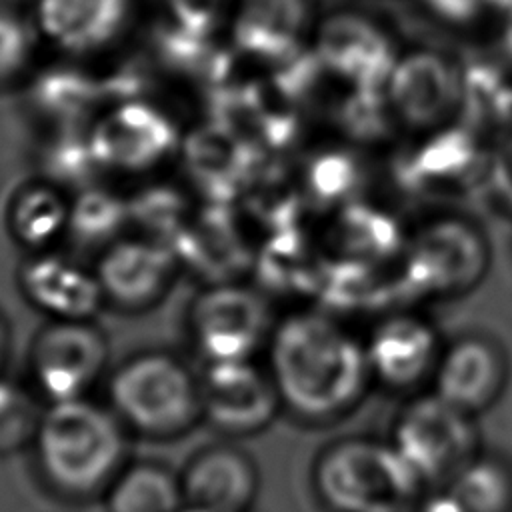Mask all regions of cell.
<instances>
[{
  "instance_id": "1",
  "label": "cell",
  "mask_w": 512,
  "mask_h": 512,
  "mask_svg": "<svg viewBox=\"0 0 512 512\" xmlns=\"http://www.w3.org/2000/svg\"><path fill=\"white\" fill-rule=\"evenodd\" d=\"M264 364L282 412L306 424L350 414L374 382L366 344L318 312H290L276 320Z\"/></svg>"
},
{
  "instance_id": "2",
  "label": "cell",
  "mask_w": 512,
  "mask_h": 512,
  "mask_svg": "<svg viewBox=\"0 0 512 512\" xmlns=\"http://www.w3.org/2000/svg\"><path fill=\"white\" fill-rule=\"evenodd\" d=\"M132 434L106 400L44 404L30 452L44 488L68 502L102 500L132 460Z\"/></svg>"
},
{
  "instance_id": "3",
  "label": "cell",
  "mask_w": 512,
  "mask_h": 512,
  "mask_svg": "<svg viewBox=\"0 0 512 512\" xmlns=\"http://www.w3.org/2000/svg\"><path fill=\"white\" fill-rule=\"evenodd\" d=\"M106 402L132 436L176 440L202 424L200 372L170 350H138L112 366Z\"/></svg>"
},
{
  "instance_id": "4",
  "label": "cell",
  "mask_w": 512,
  "mask_h": 512,
  "mask_svg": "<svg viewBox=\"0 0 512 512\" xmlns=\"http://www.w3.org/2000/svg\"><path fill=\"white\" fill-rule=\"evenodd\" d=\"M312 488L328 512H408L426 484L392 442L350 436L318 452Z\"/></svg>"
},
{
  "instance_id": "5",
  "label": "cell",
  "mask_w": 512,
  "mask_h": 512,
  "mask_svg": "<svg viewBox=\"0 0 512 512\" xmlns=\"http://www.w3.org/2000/svg\"><path fill=\"white\" fill-rule=\"evenodd\" d=\"M272 300L240 280L204 284L186 310V336L202 364L256 360L276 326Z\"/></svg>"
},
{
  "instance_id": "6",
  "label": "cell",
  "mask_w": 512,
  "mask_h": 512,
  "mask_svg": "<svg viewBox=\"0 0 512 512\" xmlns=\"http://www.w3.org/2000/svg\"><path fill=\"white\" fill-rule=\"evenodd\" d=\"M110 354L96 320H46L28 346L26 382L44 404L86 398L108 378Z\"/></svg>"
},
{
  "instance_id": "7",
  "label": "cell",
  "mask_w": 512,
  "mask_h": 512,
  "mask_svg": "<svg viewBox=\"0 0 512 512\" xmlns=\"http://www.w3.org/2000/svg\"><path fill=\"white\" fill-rule=\"evenodd\" d=\"M392 444L426 486H448L482 452L474 416L436 392L414 398L402 410Z\"/></svg>"
},
{
  "instance_id": "8",
  "label": "cell",
  "mask_w": 512,
  "mask_h": 512,
  "mask_svg": "<svg viewBox=\"0 0 512 512\" xmlns=\"http://www.w3.org/2000/svg\"><path fill=\"white\" fill-rule=\"evenodd\" d=\"M106 308L144 314L172 292L180 260L176 250L146 234H122L94 258Z\"/></svg>"
},
{
  "instance_id": "9",
  "label": "cell",
  "mask_w": 512,
  "mask_h": 512,
  "mask_svg": "<svg viewBox=\"0 0 512 512\" xmlns=\"http://www.w3.org/2000/svg\"><path fill=\"white\" fill-rule=\"evenodd\" d=\"M202 422L228 440L264 432L282 412L280 396L264 362L202 364Z\"/></svg>"
},
{
  "instance_id": "10",
  "label": "cell",
  "mask_w": 512,
  "mask_h": 512,
  "mask_svg": "<svg viewBox=\"0 0 512 512\" xmlns=\"http://www.w3.org/2000/svg\"><path fill=\"white\" fill-rule=\"evenodd\" d=\"M96 168L118 174H144L176 150L174 122L146 102H124L106 110L86 134Z\"/></svg>"
},
{
  "instance_id": "11",
  "label": "cell",
  "mask_w": 512,
  "mask_h": 512,
  "mask_svg": "<svg viewBox=\"0 0 512 512\" xmlns=\"http://www.w3.org/2000/svg\"><path fill=\"white\" fill-rule=\"evenodd\" d=\"M136 0H32L28 16L40 44L64 58H88L118 42Z\"/></svg>"
},
{
  "instance_id": "12",
  "label": "cell",
  "mask_w": 512,
  "mask_h": 512,
  "mask_svg": "<svg viewBox=\"0 0 512 512\" xmlns=\"http://www.w3.org/2000/svg\"><path fill=\"white\" fill-rule=\"evenodd\" d=\"M16 286L46 320H96L106 308L94 266L58 250L26 254Z\"/></svg>"
},
{
  "instance_id": "13",
  "label": "cell",
  "mask_w": 512,
  "mask_h": 512,
  "mask_svg": "<svg viewBox=\"0 0 512 512\" xmlns=\"http://www.w3.org/2000/svg\"><path fill=\"white\" fill-rule=\"evenodd\" d=\"M186 512H252L260 494V470L234 440L198 448L180 468Z\"/></svg>"
},
{
  "instance_id": "14",
  "label": "cell",
  "mask_w": 512,
  "mask_h": 512,
  "mask_svg": "<svg viewBox=\"0 0 512 512\" xmlns=\"http://www.w3.org/2000/svg\"><path fill=\"white\" fill-rule=\"evenodd\" d=\"M508 362L502 348L484 336H462L442 348L432 390L476 416L490 408L502 394Z\"/></svg>"
},
{
  "instance_id": "15",
  "label": "cell",
  "mask_w": 512,
  "mask_h": 512,
  "mask_svg": "<svg viewBox=\"0 0 512 512\" xmlns=\"http://www.w3.org/2000/svg\"><path fill=\"white\" fill-rule=\"evenodd\" d=\"M442 348L436 334L418 320L384 322L366 342L372 380L412 392L434 380Z\"/></svg>"
},
{
  "instance_id": "16",
  "label": "cell",
  "mask_w": 512,
  "mask_h": 512,
  "mask_svg": "<svg viewBox=\"0 0 512 512\" xmlns=\"http://www.w3.org/2000/svg\"><path fill=\"white\" fill-rule=\"evenodd\" d=\"M72 198L48 178L20 184L8 198L4 226L26 254L58 250L68 236Z\"/></svg>"
},
{
  "instance_id": "17",
  "label": "cell",
  "mask_w": 512,
  "mask_h": 512,
  "mask_svg": "<svg viewBox=\"0 0 512 512\" xmlns=\"http://www.w3.org/2000/svg\"><path fill=\"white\" fill-rule=\"evenodd\" d=\"M106 512H186L180 470L132 458L102 498Z\"/></svg>"
},
{
  "instance_id": "18",
  "label": "cell",
  "mask_w": 512,
  "mask_h": 512,
  "mask_svg": "<svg viewBox=\"0 0 512 512\" xmlns=\"http://www.w3.org/2000/svg\"><path fill=\"white\" fill-rule=\"evenodd\" d=\"M466 512H512V466L498 456H474L446 486Z\"/></svg>"
},
{
  "instance_id": "19",
  "label": "cell",
  "mask_w": 512,
  "mask_h": 512,
  "mask_svg": "<svg viewBox=\"0 0 512 512\" xmlns=\"http://www.w3.org/2000/svg\"><path fill=\"white\" fill-rule=\"evenodd\" d=\"M128 218V208L122 200L102 190H84L72 198L70 226L66 240L96 248V254L122 236V224Z\"/></svg>"
},
{
  "instance_id": "20",
  "label": "cell",
  "mask_w": 512,
  "mask_h": 512,
  "mask_svg": "<svg viewBox=\"0 0 512 512\" xmlns=\"http://www.w3.org/2000/svg\"><path fill=\"white\" fill-rule=\"evenodd\" d=\"M44 402L28 382L0 378V458L30 450Z\"/></svg>"
},
{
  "instance_id": "21",
  "label": "cell",
  "mask_w": 512,
  "mask_h": 512,
  "mask_svg": "<svg viewBox=\"0 0 512 512\" xmlns=\"http://www.w3.org/2000/svg\"><path fill=\"white\" fill-rule=\"evenodd\" d=\"M40 46L30 16L0 6V90L20 84L32 74Z\"/></svg>"
},
{
  "instance_id": "22",
  "label": "cell",
  "mask_w": 512,
  "mask_h": 512,
  "mask_svg": "<svg viewBox=\"0 0 512 512\" xmlns=\"http://www.w3.org/2000/svg\"><path fill=\"white\" fill-rule=\"evenodd\" d=\"M408 512H466L448 490H440L430 496H422Z\"/></svg>"
},
{
  "instance_id": "23",
  "label": "cell",
  "mask_w": 512,
  "mask_h": 512,
  "mask_svg": "<svg viewBox=\"0 0 512 512\" xmlns=\"http://www.w3.org/2000/svg\"><path fill=\"white\" fill-rule=\"evenodd\" d=\"M10 356H12V326L6 314L0 310V378L8 374Z\"/></svg>"
}]
</instances>
